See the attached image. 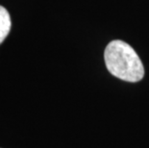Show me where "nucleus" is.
<instances>
[{"instance_id": "nucleus-1", "label": "nucleus", "mask_w": 149, "mask_h": 148, "mask_svg": "<svg viewBox=\"0 0 149 148\" xmlns=\"http://www.w3.org/2000/svg\"><path fill=\"white\" fill-rule=\"evenodd\" d=\"M105 64L111 74L126 82L141 81L144 76V68L141 59L128 43L113 40L105 49Z\"/></svg>"}, {"instance_id": "nucleus-2", "label": "nucleus", "mask_w": 149, "mask_h": 148, "mask_svg": "<svg viewBox=\"0 0 149 148\" xmlns=\"http://www.w3.org/2000/svg\"><path fill=\"white\" fill-rule=\"evenodd\" d=\"M11 17L10 14L4 7L0 6V44L4 42L11 30Z\"/></svg>"}]
</instances>
